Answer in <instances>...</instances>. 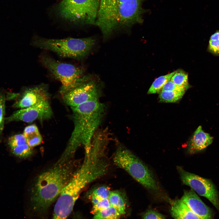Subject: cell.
Segmentation results:
<instances>
[{"label": "cell", "mask_w": 219, "mask_h": 219, "mask_svg": "<svg viewBox=\"0 0 219 219\" xmlns=\"http://www.w3.org/2000/svg\"><path fill=\"white\" fill-rule=\"evenodd\" d=\"M76 166V161L71 158L55 164L37 177L30 193V209L32 213L41 218L46 216L78 168Z\"/></svg>", "instance_id": "obj_1"}, {"label": "cell", "mask_w": 219, "mask_h": 219, "mask_svg": "<svg viewBox=\"0 0 219 219\" xmlns=\"http://www.w3.org/2000/svg\"><path fill=\"white\" fill-rule=\"evenodd\" d=\"M74 127L68 144L58 161L64 162L72 158L79 146H83L85 154L90 151L95 132L100 124L105 107L98 100L88 102L71 107Z\"/></svg>", "instance_id": "obj_2"}, {"label": "cell", "mask_w": 219, "mask_h": 219, "mask_svg": "<svg viewBox=\"0 0 219 219\" xmlns=\"http://www.w3.org/2000/svg\"><path fill=\"white\" fill-rule=\"evenodd\" d=\"M144 1L100 0L95 25L107 38L116 29L141 23L146 11L142 7Z\"/></svg>", "instance_id": "obj_3"}, {"label": "cell", "mask_w": 219, "mask_h": 219, "mask_svg": "<svg viewBox=\"0 0 219 219\" xmlns=\"http://www.w3.org/2000/svg\"><path fill=\"white\" fill-rule=\"evenodd\" d=\"M95 42L92 37L52 39L35 36L31 44L35 47L55 52L62 57L81 60L90 53Z\"/></svg>", "instance_id": "obj_4"}, {"label": "cell", "mask_w": 219, "mask_h": 219, "mask_svg": "<svg viewBox=\"0 0 219 219\" xmlns=\"http://www.w3.org/2000/svg\"><path fill=\"white\" fill-rule=\"evenodd\" d=\"M113 160L116 165L126 171L149 191L155 193L160 191V185L151 170L128 149L119 147L114 154Z\"/></svg>", "instance_id": "obj_5"}, {"label": "cell", "mask_w": 219, "mask_h": 219, "mask_svg": "<svg viewBox=\"0 0 219 219\" xmlns=\"http://www.w3.org/2000/svg\"><path fill=\"white\" fill-rule=\"evenodd\" d=\"M40 60L42 64L61 83L63 94L91 78L84 75V70L80 67L57 61L43 55Z\"/></svg>", "instance_id": "obj_6"}, {"label": "cell", "mask_w": 219, "mask_h": 219, "mask_svg": "<svg viewBox=\"0 0 219 219\" xmlns=\"http://www.w3.org/2000/svg\"><path fill=\"white\" fill-rule=\"evenodd\" d=\"M100 0H62L58 11L63 18L75 23L95 24Z\"/></svg>", "instance_id": "obj_7"}, {"label": "cell", "mask_w": 219, "mask_h": 219, "mask_svg": "<svg viewBox=\"0 0 219 219\" xmlns=\"http://www.w3.org/2000/svg\"><path fill=\"white\" fill-rule=\"evenodd\" d=\"M177 169L183 184L190 186L200 195L207 198L219 210L218 192L211 180L187 172L180 166H177Z\"/></svg>", "instance_id": "obj_8"}, {"label": "cell", "mask_w": 219, "mask_h": 219, "mask_svg": "<svg viewBox=\"0 0 219 219\" xmlns=\"http://www.w3.org/2000/svg\"><path fill=\"white\" fill-rule=\"evenodd\" d=\"M63 95L66 103L73 107L98 100L100 92L97 83L90 78Z\"/></svg>", "instance_id": "obj_9"}, {"label": "cell", "mask_w": 219, "mask_h": 219, "mask_svg": "<svg viewBox=\"0 0 219 219\" xmlns=\"http://www.w3.org/2000/svg\"><path fill=\"white\" fill-rule=\"evenodd\" d=\"M52 114L51 106L47 100L17 110L6 118L5 120L7 122L20 121L30 122L36 119L41 121L48 119Z\"/></svg>", "instance_id": "obj_10"}, {"label": "cell", "mask_w": 219, "mask_h": 219, "mask_svg": "<svg viewBox=\"0 0 219 219\" xmlns=\"http://www.w3.org/2000/svg\"><path fill=\"white\" fill-rule=\"evenodd\" d=\"M44 85L27 89L13 104L20 109L29 107L42 102L48 100V95Z\"/></svg>", "instance_id": "obj_11"}, {"label": "cell", "mask_w": 219, "mask_h": 219, "mask_svg": "<svg viewBox=\"0 0 219 219\" xmlns=\"http://www.w3.org/2000/svg\"><path fill=\"white\" fill-rule=\"evenodd\" d=\"M181 200L201 219H212L211 210L192 189L185 190Z\"/></svg>", "instance_id": "obj_12"}, {"label": "cell", "mask_w": 219, "mask_h": 219, "mask_svg": "<svg viewBox=\"0 0 219 219\" xmlns=\"http://www.w3.org/2000/svg\"><path fill=\"white\" fill-rule=\"evenodd\" d=\"M213 140V137L204 132L201 126H199L188 144V153L193 155L204 150L212 143Z\"/></svg>", "instance_id": "obj_13"}, {"label": "cell", "mask_w": 219, "mask_h": 219, "mask_svg": "<svg viewBox=\"0 0 219 219\" xmlns=\"http://www.w3.org/2000/svg\"><path fill=\"white\" fill-rule=\"evenodd\" d=\"M23 134L26 139L27 143L33 148L39 145L42 142V136L35 124L26 127Z\"/></svg>", "instance_id": "obj_14"}, {"label": "cell", "mask_w": 219, "mask_h": 219, "mask_svg": "<svg viewBox=\"0 0 219 219\" xmlns=\"http://www.w3.org/2000/svg\"><path fill=\"white\" fill-rule=\"evenodd\" d=\"M108 200L111 206L116 209L121 215L126 212V203L122 194L119 191H110Z\"/></svg>", "instance_id": "obj_15"}, {"label": "cell", "mask_w": 219, "mask_h": 219, "mask_svg": "<svg viewBox=\"0 0 219 219\" xmlns=\"http://www.w3.org/2000/svg\"><path fill=\"white\" fill-rule=\"evenodd\" d=\"M110 191L107 186H100L92 190L88 194L89 197L94 205L102 200L108 199Z\"/></svg>", "instance_id": "obj_16"}, {"label": "cell", "mask_w": 219, "mask_h": 219, "mask_svg": "<svg viewBox=\"0 0 219 219\" xmlns=\"http://www.w3.org/2000/svg\"><path fill=\"white\" fill-rule=\"evenodd\" d=\"M176 70L166 75L159 76L153 82L148 92V94L159 92L164 85L170 80Z\"/></svg>", "instance_id": "obj_17"}, {"label": "cell", "mask_w": 219, "mask_h": 219, "mask_svg": "<svg viewBox=\"0 0 219 219\" xmlns=\"http://www.w3.org/2000/svg\"><path fill=\"white\" fill-rule=\"evenodd\" d=\"M159 102L165 103H174L180 99L185 91H161L159 92Z\"/></svg>", "instance_id": "obj_18"}, {"label": "cell", "mask_w": 219, "mask_h": 219, "mask_svg": "<svg viewBox=\"0 0 219 219\" xmlns=\"http://www.w3.org/2000/svg\"><path fill=\"white\" fill-rule=\"evenodd\" d=\"M121 215L116 209L110 206L95 214L93 219H119Z\"/></svg>", "instance_id": "obj_19"}, {"label": "cell", "mask_w": 219, "mask_h": 219, "mask_svg": "<svg viewBox=\"0 0 219 219\" xmlns=\"http://www.w3.org/2000/svg\"><path fill=\"white\" fill-rule=\"evenodd\" d=\"M172 202L182 212L185 219H201L193 213L181 199H176Z\"/></svg>", "instance_id": "obj_20"}, {"label": "cell", "mask_w": 219, "mask_h": 219, "mask_svg": "<svg viewBox=\"0 0 219 219\" xmlns=\"http://www.w3.org/2000/svg\"><path fill=\"white\" fill-rule=\"evenodd\" d=\"M170 80L179 86L186 89L188 88V75L182 71L176 70Z\"/></svg>", "instance_id": "obj_21"}, {"label": "cell", "mask_w": 219, "mask_h": 219, "mask_svg": "<svg viewBox=\"0 0 219 219\" xmlns=\"http://www.w3.org/2000/svg\"><path fill=\"white\" fill-rule=\"evenodd\" d=\"M207 51L214 56H219V30L210 36Z\"/></svg>", "instance_id": "obj_22"}, {"label": "cell", "mask_w": 219, "mask_h": 219, "mask_svg": "<svg viewBox=\"0 0 219 219\" xmlns=\"http://www.w3.org/2000/svg\"><path fill=\"white\" fill-rule=\"evenodd\" d=\"M33 148L27 143L16 147L11 150L15 156L20 158H26L31 156L33 152Z\"/></svg>", "instance_id": "obj_23"}, {"label": "cell", "mask_w": 219, "mask_h": 219, "mask_svg": "<svg viewBox=\"0 0 219 219\" xmlns=\"http://www.w3.org/2000/svg\"><path fill=\"white\" fill-rule=\"evenodd\" d=\"M26 143V140L23 134L13 135L9 137L8 141V144L11 149Z\"/></svg>", "instance_id": "obj_24"}, {"label": "cell", "mask_w": 219, "mask_h": 219, "mask_svg": "<svg viewBox=\"0 0 219 219\" xmlns=\"http://www.w3.org/2000/svg\"><path fill=\"white\" fill-rule=\"evenodd\" d=\"M5 95L0 92V136L2 134L4 129L5 118Z\"/></svg>", "instance_id": "obj_25"}, {"label": "cell", "mask_w": 219, "mask_h": 219, "mask_svg": "<svg viewBox=\"0 0 219 219\" xmlns=\"http://www.w3.org/2000/svg\"><path fill=\"white\" fill-rule=\"evenodd\" d=\"M110 206V205L108 199L103 200L93 205L91 212L92 214L95 215Z\"/></svg>", "instance_id": "obj_26"}, {"label": "cell", "mask_w": 219, "mask_h": 219, "mask_svg": "<svg viewBox=\"0 0 219 219\" xmlns=\"http://www.w3.org/2000/svg\"><path fill=\"white\" fill-rule=\"evenodd\" d=\"M186 89L179 86L170 80L167 82L163 86L161 91H185Z\"/></svg>", "instance_id": "obj_27"}, {"label": "cell", "mask_w": 219, "mask_h": 219, "mask_svg": "<svg viewBox=\"0 0 219 219\" xmlns=\"http://www.w3.org/2000/svg\"><path fill=\"white\" fill-rule=\"evenodd\" d=\"M143 219H165L164 216L159 213L153 210L147 211L143 217Z\"/></svg>", "instance_id": "obj_28"}, {"label": "cell", "mask_w": 219, "mask_h": 219, "mask_svg": "<svg viewBox=\"0 0 219 219\" xmlns=\"http://www.w3.org/2000/svg\"><path fill=\"white\" fill-rule=\"evenodd\" d=\"M170 212L172 216L174 219H185L181 211L172 202Z\"/></svg>", "instance_id": "obj_29"}, {"label": "cell", "mask_w": 219, "mask_h": 219, "mask_svg": "<svg viewBox=\"0 0 219 219\" xmlns=\"http://www.w3.org/2000/svg\"><path fill=\"white\" fill-rule=\"evenodd\" d=\"M72 219H83L80 215L78 214H75L73 216Z\"/></svg>", "instance_id": "obj_30"}]
</instances>
